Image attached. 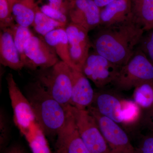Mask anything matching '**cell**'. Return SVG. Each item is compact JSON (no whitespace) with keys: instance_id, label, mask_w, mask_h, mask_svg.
<instances>
[{"instance_id":"1","label":"cell","mask_w":153,"mask_h":153,"mask_svg":"<svg viewBox=\"0 0 153 153\" xmlns=\"http://www.w3.org/2000/svg\"><path fill=\"white\" fill-rule=\"evenodd\" d=\"M98 28L92 42L94 51L120 67L131 58L145 32L133 19Z\"/></svg>"},{"instance_id":"2","label":"cell","mask_w":153,"mask_h":153,"mask_svg":"<svg viewBox=\"0 0 153 153\" xmlns=\"http://www.w3.org/2000/svg\"><path fill=\"white\" fill-rule=\"evenodd\" d=\"M25 95L30 102L39 125L46 136H57L66 123L68 106L60 104L36 79L26 85Z\"/></svg>"},{"instance_id":"3","label":"cell","mask_w":153,"mask_h":153,"mask_svg":"<svg viewBox=\"0 0 153 153\" xmlns=\"http://www.w3.org/2000/svg\"><path fill=\"white\" fill-rule=\"evenodd\" d=\"M36 79L60 104L70 105L72 88V68L59 61L49 68L39 69Z\"/></svg>"},{"instance_id":"4","label":"cell","mask_w":153,"mask_h":153,"mask_svg":"<svg viewBox=\"0 0 153 153\" xmlns=\"http://www.w3.org/2000/svg\"><path fill=\"white\" fill-rule=\"evenodd\" d=\"M146 82H153V65L137 48L128 62L121 67L112 85L116 90L124 91Z\"/></svg>"},{"instance_id":"5","label":"cell","mask_w":153,"mask_h":153,"mask_svg":"<svg viewBox=\"0 0 153 153\" xmlns=\"http://www.w3.org/2000/svg\"><path fill=\"white\" fill-rule=\"evenodd\" d=\"M83 142L91 153H111V149L100 131L95 117L88 109L69 105Z\"/></svg>"},{"instance_id":"6","label":"cell","mask_w":153,"mask_h":153,"mask_svg":"<svg viewBox=\"0 0 153 153\" xmlns=\"http://www.w3.org/2000/svg\"><path fill=\"white\" fill-rule=\"evenodd\" d=\"M6 80L13 111L14 123L24 137L36 123L35 114L30 102L20 90L13 74L9 73Z\"/></svg>"},{"instance_id":"7","label":"cell","mask_w":153,"mask_h":153,"mask_svg":"<svg viewBox=\"0 0 153 153\" xmlns=\"http://www.w3.org/2000/svg\"><path fill=\"white\" fill-rule=\"evenodd\" d=\"M87 109L95 117L111 152L136 153L127 134L117 123L100 114L92 106Z\"/></svg>"},{"instance_id":"8","label":"cell","mask_w":153,"mask_h":153,"mask_svg":"<svg viewBox=\"0 0 153 153\" xmlns=\"http://www.w3.org/2000/svg\"><path fill=\"white\" fill-rule=\"evenodd\" d=\"M120 68L94 51L89 53L82 72L97 87L102 89L112 84Z\"/></svg>"},{"instance_id":"9","label":"cell","mask_w":153,"mask_h":153,"mask_svg":"<svg viewBox=\"0 0 153 153\" xmlns=\"http://www.w3.org/2000/svg\"><path fill=\"white\" fill-rule=\"evenodd\" d=\"M25 67L34 71L52 67L60 61L55 50L41 36L33 35L29 38L25 44Z\"/></svg>"},{"instance_id":"10","label":"cell","mask_w":153,"mask_h":153,"mask_svg":"<svg viewBox=\"0 0 153 153\" xmlns=\"http://www.w3.org/2000/svg\"><path fill=\"white\" fill-rule=\"evenodd\" d=\"M68 41L69 52L73 68L82 71L83 64L92 47L88 31L69 22L65 27Z\"/></svg>"},{"instance_id":"11","label":"cell","mask_w":153,"mask_h":153,"mask_svg":"<svg viewBox=\"0 0 153 153\" xmlns=\"http://www.w3.org/2000/svg\"><path fill=\"white\" fill-rule=\"evenodd\" d=\"M100 10L93 0H71L68 16L70 22L89 32L99 27Z\"/></svg>"},{"instance_id":"12","label":"cell","mask_w":153,"mask_h":153,"mask_svg":"<svg viewBox=\"0 0 153 153\" xmlns=\"http://www.w3.org/2000/svg\"><path fill=\"white\" fill-rule=\"evenodd\" d=\"M72 88L70 105L79 109H87L94 99L95 91L89 79L81 71L72 68Z\"/></svg>"},{"instance_id":"13","label":"cell","mask_w":153,"mask_h":153,"mask_svg":"<svg viewBox=\"0 0 153 153\" xmlns=\"http://www.w3.org/2000/svg\"><path fill=\"white\" fill-rule=\"evenodd\" d=\"M95 92L94 99L91 106L100 114L109 118L117 123H123L122 99L112 91L103 89Z\"/></svg>"},{"instance_id":"14","label":"cell","mask_w":153,"mask_h":153,"mask_svg":"<svg viewBox=\"0 0 153 153\" xmlns=\"http://www.w3.org/2000/svg\"><path fill=\"white\" fill-rule=\"evenodd\" d=\"M132 19L131 0H115L100 10L99 27H109Z\"/></svg>"},{"instance_id":"15","label":"cell","mask_w":153,"mask_h":153,"mask_svg":"<svg viewBox=\"0 0 153 153\" xmlns=\"http://www.w3.org/2000/svg\"><path fill=\"white\" fill-rule=\"evenodd\" d=\"M0 63L2 66L15 71L22 70L25 67L10 29L1 30Z\"/></svg>"},{"instance_id":"16","label":"cell","mask_w":153,"mask_h":153,"mask_svg":"<svg viewBox=\"0 0 153 153\" xmlns=\"http://www.w3.org/2000/svg\"><path fill=\"white\" fill-rule=\"evenodd\" d=\"M68 110L66 125L57 136L61 137L65 141L67 153H91L80 137L69 105Z\"/></svg>"},{"instance_id":"17","label":"cell","mask_w":153,"mask_h":153,"mask_svg":"<svg viewBox=\"0 0 153 153\" xmlns=\"http://www.w3.org/2000/svg\"><path fill=\"white\" fill-rule=\"evenodd\" d=\"M44 38L47 44L55 50L61 60L73 68L69 55L68 37L65 28L53 30Z\"/></svg>"},{"instance_id":"18","label":"cell","mask_w":153,"mask_h":153,"mask_svg":"<svg viewBox=\"0 0 153 153\" xmlns=\"http://www.w3.org/2000/svg\"><path fill=\"white\" fill-rule=\"evenodd\" d=\"M38 6L36 0H18L12 7V14L18 25L29 27L33 25Z\"/></svg>"},{"instance_id":"19","label":"cell","mask_w":153,"mask_h":153,"mask_svg":"<svg viewBox=\"0 0 153 153\" xmlns=\"http://www.w3.org/2000/svg\"><path fill=\"white\" fill-rule=\"evenodd\" d=\"M131 1L133 20L146 32L153 23V0Z\"/></svg>"},{"instance_id":"20","label":"cell","mask_w":153,"mask_h":153,"mask_svg":"<svg viewBox=\"0 0 153 153\" xmlns=\"http://www.w3.org/2000/svg\"><path fill=\"white\" fill-rule=\"evenodd\" d=\"M32 153H52L46 135L37 123L25 136Z\"/></svg>"},{"instance_id":"21","label":"cell","mask_w":153,"mask_h":153,"mask_svg":"<svg viewBox=\"0 0 153 153\" xmlns=\"http://www.w3.org/2000/svg\"><path fill=\"white\" fill-rule=\"evenodd\" d=\"M66 25L57 22L43 13L38 7L32 26L40 36L44 37L51 31L60 28H65Z\"/></svg>"},{"instance_id":"22","label":"cell","mask_w":153,"mask_h":153,"mask_svg":"<svg viewBox=\"0 0 153 153\" xmlns=\"http://www.w3.org/2000/svg\"><path fill=\"white\" fill-rule=\"evenodd\" d=\"M134 101L141 108L148 110L153 106V82H146L135 88Z\"/></svg>"},{"instance_id":"23","label":"cell","mask_w":153,"mask_h":153,"mask_svg":"<svg viewBox=\"0 0 153 153\" xmlns=\"http://www.w3.org/2000/svg\"><path fill=\"white\" fill-rule=\"evenodd\" d=\"M10 29L13 35L15 45L25 67L26 62L25 52V44L28 39L34 35L30 31L29 27H23L16 23Z\"/></svg>"},{"instance_id":"24","label":"cell","mask_w":153,"mask_h":153,"mask_svg":"<svg viewBox=\"0 0 153 153\" xmlns=\"http://www.w3.org/2000/svg\"><path fill=\"white\" fill-rule=\"evenodd\" d=\"M123 124L131 126L138 121L141 116V108L134 100H122Z\"/></svg>"},{"instance_id":"25","label":"cell","mask_w":153,"mask_h":153,"mask_svg":"<svg viewBox=\"0 0 153 153\" xmlns=\"http://www.w3.org/2000/svg\"><path fill=\"white\" fill-rule=\"evenodd\" d=\"M12 8L8 0H0V28L1 30L10 29L16 25Z\"/></svg>"},{"instance_id":"26","label":"cell","mask_w":153,"mask_h":153,"mask_svg":"<svg viewBox=\"0 0 153 153\" xmlns=\"http://www.w3.org/2000/svg\"><path fill=\"white\" fill-rule=\"evenodd\" d=\"M137 48L142 51L153 65V29L146 31Z\"/></svg>"},{"instance_id":"27","label":"cell","mask_w":153,"mask_h":153,"mask_svg":"<svg viewBox=\"0 0 153 153\" xmlns=\"http://www.w3.org/2000/svg\"><path fill=\"white\" fill-rule=\"evenodd\" d=\"M40 9L43 13L53 20L66 25L69 23V19L67 16L60 11L53 8L48 4L43 5L40 7Z\"/></svg>"},{"instance_id":"28","label":"cell","mask_w":153,"mask_h":153,"mask_svg":"<svg viewBox=\"0 0 153 153\" xmlns=\"http://www.w3.org/2000/svg\"><path fill=\"white\" fill-rule=\"evenodd\" d=\"M10 129L5 114L1 109L0 112V133H1V146L3 147L8 138Z\"/></svg>"},{"instance_id":"29","label":"cell","mask_w":153,"mask_h":153,"mask_svg":"<svg viewBox=\"0 0 153 153\" xmlns=\"http://www.w3.org/2000/svg\"><path fill=\"white\" fill-rule=\"evenodd\" d=\"M144 137L138 147L135 149L136 153H153V132Z\"/></svg>"},{"instance_id":"30","label":"cell","mask_w":153,"mask_h":153,"mask_svg":"<svg viewBox=\"0 0 153 153\" xmlns=\"http://www.w3.org/2000/svg\"><path fill=\"white\" fill-rule=\"evenodd\" d=\"M71 1V0H48V4L53 8L62 12L63 13L68 16Z\"/></svg>"},{"instance_id":"31","label":"cell","mask_w":153,"mask_h":153,"mask_svg":"<svg viewBox=\"0 0 153 153\" xmlns=\"http://www.w3.org/2000/svg\"><path fill=\"white\" fill-rule=\"evenodd\" d=\"M144 126L152 132H153V106L146 110L143 119Z\"/></svg>"},{"instance_id":"32","label":"cell","mask_w":153,"mask_h":153,"mask_svg":"<svg viewBox=\"0 0 153 153\" xmlns=\"http://www.w3.org/2000/svg\"><path fill=\"white\" fill-rule=\"evenodd\" d=\"M55 153H67L66 143L63 139L60 137H57Z\"/></svg>"},{"instance_id":"33","label":"cell","mask_w":153,"mask_h":153,"mask_svg":"<svg viewBox=\"0 0 153 153\" xmlns=\"http://www.w3.org/2000/svg\"><path fill=\"white\" fill-rule=\"evenodd\" d=\"M5 153H25L22 147L19 145H13L6 149Z\"/></svg>"},{"instance_id":"34","label":"cell","mask_w":153,"mask_h":153,"mask_svg":"<svg viewBox=\"0 0 153 153\" xmlns=\"http://www.w3.org/2000/svg\"><path fill=\"white\" fill-rule=\"evenodd\" d=\"M97 6L100 9L103 8L115 0H93Z\"/></svg>"},{"instance_id":"35","label":"cell","mask_w":153,"mask_h":153,"mask_svg":"<svg viewBox=\"0 0 153 153\" xmlns=\"http://www.w3.org/2000/svg\"><path fill=\"white\" fill-rule=\"evenodd\" d=\"M8 1L9 3H10V5L11 8L12 9V7H13V5L17 1H18V0H8Z\"/></svg>"},{"instance_id":"36","label":"cell","mask_w":153,"mask_h":153,"mask_svg":"<svg viewBox=\"0 0 153 153\" xmlns=\"http://www.w3.org/2000/svg\"><path fill=\"white\" fill-rule=\"evenodd\" d=\"M151 29H153V23L152 24V25H151L150 26V27H149V29H148L147 31L149 30H150Z\"/></svg>"},{"instance_id":"37","label":"cell","mask_w":153,"mask_h":153,"mask_svg":"<svg viewBox=\"0 0 153 153\" xmlns=\"http://www.w3.org/2000/svg\"><path fill=\"white\" fill-rule=\"evenodd\" d=\"M111 153H116L111 152Z\"/></svg>"}]
</instances>
